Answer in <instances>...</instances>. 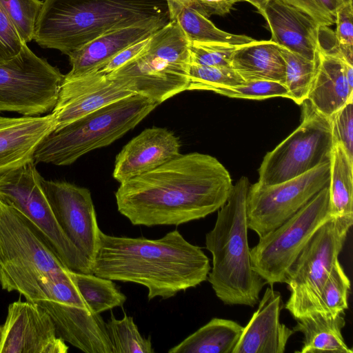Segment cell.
Here are the masks:
<instances>
[{"label":"cell","instance_id":"1","mask_svg":"<svg viewBox=\"0 0 353 353\" xmlns=\"http://www.w3.org/2000/svg\"><path fill=\"white\" fill-rule=\"evenodd\" d=\"M232 186L215 157L191 152L120 183L115 198L118 211L132 225H179L219 210Z\"/></svg>","mask_w":353,"mask_h":353},{"label":"cell","instance_id":"2","mask_svg":"<svg viewBox=\"0 0 353 353\" xmlns=\"http://www.w3.org/2000/svg\"><path fill=\"white\" fill-rule=\"evenodd\" d=\"M91 273L145 287L148 300L169 299L208 279L210 260L176 230L158 239L116 236L101 230Z\"/></svg>","mask_w":353,"mask_h":353},{"label":"cell","instance_id":"3","mask_svg":"<svg viewBox=\"0 0 353 353\" xmlns=\"http://www.w3.org/2000/svg\"><path fill=\"white\" fill-rule=\"evenodd\" d=\"M159 20H170L166 0H45L33 40L68 56L112 30Z\"/></svg>","mask_w":353,"mask_h":353},{"label":"cell","instance_id":"4","mask_svg":"<svg viewBox=\"0 0 353 353\" xmlns=\"http://www.w3.org/2000/svg\"><path fill=\"white\" fill-rule=\"evenodd\" d=\"M250 185L246 176L233 185L214 228L205 236L206 248L212 256L207 279L216 296L226 305L254 306L266 284L252 266L246 214Z\"/></svg>","mask_w":353,"mask_h":353},{"label":"cell","instance_id":"5","mask_svg":"<svg viewBox=\"0 0 353 353\" xmlns=\"http://www.w3.org/2000/svg\"><path fill=\"white\" fill-rule=\"evenodd\" d=\"M158 105L138 94L106 105L50 133L37 146L33 161L70 165L85 154L123 137Z\"/></svg>","mask_w":353,"mask_h":353},{"label":"cell","instance_id":"6","mask_svg":"<svg viewBox=\"0 0 353 353\" xmlns=\"http://www.w3.org/2000/svg\"><path fill=\"white\" fill-rule=\"evenodd\" d=\"M190 45L177 21L171 20L151 35L144 52L108 76L160 104L187 90Z\"/></svg>","mask_w":353,"mask_h":353},{"label":"cell","instance_id":"7","mask_svg":"<svg viewBox=\"0 0 353 353\" xmlns=\"http://www.w3.org/2000/svg\"><path fill=\"white\" fill-rule=\"evenodd\" d=\"M68 268L33 223L0 199V286L25 299L46 276Z\"/></svg>","mask_w":353,"mask_h":353},{"label":"cell","instance_id":"8","mask_svg":"<svg viewBox=\"0 0 353 353\" xmlns=\"http://www.w3.org/2000/svg\"><path fill=\"white\" fill-rule=\"evenodd\" d=\"M28 301L48 313L65 342L85 353H113L106 323L86 303L71 270L43 278Z\"/></svg>","mask_w":353,"mask_h":353},{"label":"cell","instance_id":"9","mask_svg":"<svg viewBox=\"0 0 353 353\" xmlns=\"http://www.w3.org/2000/svg\"><path fill=\"white\" fill-rule=\"evenodd\" d=\"M332 218L327 185L292 216L259 238L250 249L252 268L270 286L284 283L289 269L307 242Z\"/></svg>","mask_w":353,"mask_h":353},{"label":"cell","instance_id":"10","mask_svg":"<svg viewBox=\"0 0 353 353\" xmlns=\"http://www.w3.org/2000/svg\"><path fill=\"white\" fill-rule=\"evenodd\" d=\"M41 177L34 161L4 173L0 176V199L33 223L65 268L92 274L90 262L59 225L43 190Z\"/></svg>","mask_w":353,"mask_h":353},{"label":"cell","instance_id":"11","mask_svg":"<svg viewBox=\"0 0 353 353\" xmlns=\"http://www.w3.org/2000/svg\"><path fill=\"white\" fill-rule=\"evenodd\" d=\"M301 105L299 126L263 157L259 169V184H276L330 161L334 146L330 118L307 99Z\"/></svg>","mask_w":353,"mask_h":353},{"label":"cell","instance_id":"12","mask_svg":"<svg viewBox=\"0 0 353 353\" xmlns=\"http://www.w3.org/2000/svg\"><path fill=\"white\" fill-rule=\"evenodd\" d=\"M63 79L59 68L24 44L15 57L0 64V112L35 117L51 112Z\"/></svg>","mask_w":353,"mask_h":353},{"label":"cell","instance_id":"13","mask_svg":"<svg viewBox=\"0 0 353 353\" xmlns=\"http://www.w3.org/2000/svg\"><path fill=\"white\" fill-rule=\"evenodd\" d=\"M350 227L332 218L319 228L289 269L285 309L294 319L307 314L319 296L345 244Z\"/></svg>","mask_w":353,"mask_h":353},{"label":"cell","instance_id":"14","mask_svg":"<svg viewBox=\"0 0 353 353\" xmlns=\"http://www.w3.org/2000/svg\"><path fill=\"white\" fill-rule=\"evenodd\" d=\"M329 181L330 161L276 184L250 185L246 197L248 229L263 237L296 213Z\"/></svg>","mask_w":353,"mask_h":353},{"label":"cell","instance_id":"15","mask_svg":"<svg viewBox=\"0 0 353 353\" xmlns=\"http://www.w3.org/2000/svg\"><path fill=\"white\" fill-rule=\"evenodd\" d=\"M41 184L61 230L91 263L101 230L90 190L42 176Z\"/></svg>","mask_w":353,"mask_h":353},{"label":"cell","instance_id":"16","mask_svg":"<svg viewBox=\"0 0 353 353\" xmlns=\"http://www.w3.org/2000/svg\"><path fill=\"white\" fill-rule=\"evenodd\" d=\"M48 313L21 299L10 303L3 325L0 353H67Z\"/></svg>","mask_w":353,"mask_h":353},{"label":"cell","instance_id":"17","mask_svg":"<svg viewBox=\"0 0 353 353\" xmlns=\"http://www.w3.org/2000/svg\"><path fill=\"white\" fill-rule=\"evenodd\" d=\"M132 94L134 93L117 81L97 72L72 79L64 78L51 111L55 130Z\"/></svg>","mask_w":353,"mask_h":353},{"label":"cell","instance_id":"18","mask_svg":"<svg viewBox=\"0 0 353 353\" xmlns=\"http://www.w3.org/2000/svg\"><path fill=\"white\" fill-rule=\"evenodd\" d=\"M181 143L166 128L145 129L117 155L113 177L120 183L153 170L181 154Z\"/></svg>","mask_w":353,"mask_h":353},{"label":"cell","instance_id":"19","mask_svg":"<svg viewBox=\"0 0 353 353\" xmlns=\"http://www.w3.org/2000/svg\"><path fill=\"white\" fill-rule=\"evenodd\" d=\"M282 305L280 292L267 288L232 353H283L294 331L280 321Z\"/></svg>","mask_w":353,"mask_h":353},{"label":"cell","instance_id":"20","mask_svg":"<svg viewBox=\"0 0 353 353\" xmlns=\"http://www.w3.org/2000/svg\"><path fill=\"white\" fill-rule=\"evenodd\" d=\"M55 130L52 114L0 116V176L31 161L39 144Z\"/></svg>","mask_w":353,"mask_h":353},{"label":"cell","instance_id":"21","mask_svg":"<svg viewBox=\"0 0 353 353\" xmlns=\"http://www.w3.org/2000/svg\"><path fill=\"white\" fill-rule=\"evenodd\" d=\"M263 16L271 31L272 41L316 61L320 26L311 17L280 0H269Z\"/></svg>","mask_w":353,"mask_h":353},{"label":"cell","instance_id":"22","mask_svg":"<svg viewBox=\"0 0 353 353\" xmlns=\"http://www.w3.org/2000/svg\"><path fill=\"white\" fill-rule=\"evenodd\" d=\"M170 21L159 20L122 28L96 38L68 55L71 70L64 75V78H76L97 71L116 54L150 37Z\"/></svg>","mask_w":353,"mask_h":353},{"label":"cell","instance_id":"23","mask_svg":"<svg viewBox=\"0 0 353 353\" xmlns=\"http://www.w3.org/2000/svg\"><path fill=\"white\" fill-rule=\"evenodd\" d=\"M352 99L353 88L345 77L343 61L318 48L315 74L306 99L330 118Z\"/></svg>","mask_w":353,"mask_h":353},{"label":"cell","instance_id":"24","mask_svg":"<svg viewBox=\"0 0 353 353\" xmlns=\"http://www.w3.org/2000/svg\"><path fill=\"white\" fill-rule=\"evenodd\" d=\"M230 64L245 82L269 81L284 84L285 61L280 46L271 40H255L237 46Z\"/></svg>","mask_w":353,"mask_h":353},{"label":"cell","instance_id":"25","mask_svg":"<svg viewBox=\"0 0 353 353\" xmlns=\"http://www.w3.org/2000/svg\"><path fill=\"white\" fill-rule=\"evenodd\" d=\"M294 332L303 334V346L299 353H352L346 345L342 329L345 325L344 313L336 315L319 312L295 319Z\"/></svg>","mask_w":353,"mask_h":353},{"label":"cell","instance_id":"26","mask_svg":"<svg viewBox=\"0 0 353 353\" xmlns=\"http://www.w3.org/2000/svg\"><path fill=\"white\" fill-rule=\"evenodd\" d=\"M243 327L237 322L213 318L180 343L169 353H232Z\"/></svg>","mask_w":353,"mask_h":353},{"label":"cell","instance_id":"27","mask_svg":"<svg viewBox=\"0 0 353 353\" xmlns=\"http://www.w3.org/2000/svg\"><path fill=\"white\" fill-rule=\"evenodd\" d=\"M329 207L332 216L353 223V161L343 147L334 143L330 157Z\"/></svg>","mask_w":353,"mask_h":353},{"label":"cell","instance_id":"28","mask_svg":"<svg viewBox=\"0 0 353 353\" xmlns=\"http://www.w3.org/2000/svg\"><path fill=\"white\" fill-rule=\"evenodd\" d=\"M175 20L190 43H214L241 46L255 41L244 34H234L216 28L208 18L190 7L183 8Z\"/></svg>","mask_w":353,"mask_h":353},{"label":"cell","instance_id":"29","mask_svg":"<svg viewBox=\"0 0 353 353\" xmlns=\"http://www.w3.org/2000/svg\"><path fill=\"white\" fill-rule=\"evenodd\" d=\"M81 295L95 313L101 314L116 307H122L126 296L119 291L113 281L93 274L71 271Z\"/></svg>","mask_w":353,"mask_h":353},{"label":"cell","instance_id":"30","mask_svg":"<svg viewBox=\"0 0 353 353\" xmlns=\"http://www.w3.org/2000/svg\"><path fill=\"white\" fill-rule=\"evenodd\" d=\"M350 289V279L337 260L319 296L306 314L314 312L331 315L344 313V311L348 308L347 300Z\"/></svg>","mask_w":353,"mask_h":353},{"label":"cell","instance_id":"31","mask_svg":"<svg viewBox=\"0 0 353 353\" xmlns=\"http://www.w3.org/2000/svg\"><path fill=\"white\" fill-rule=\"evenodd\" d=\"M280 50L285 65L284 85L290 99L301 105L308 95L315 74L316 59L309 60L281 46Z\"/></svg>","mask_w":353,"mask_h":353},{"label":"cell","instance_id":"32","mask_svg":"<svg viewBox=\"0 0 353 353\" xmlns=\"http://www.w3.org/2000/svg\"><path fill=\"white\" fill-rule=\"evenodd\" d=\"M113 353H153L151 339L141 334L132 316L124 314L121 319L113 314L106 323Z\"/></svg>","mask_w":353,"mask_h":353},{"label":"cell","instance_id":"33","mask_svg":"<svg viewBox=\"0 0 353 353\" xmlns=\"http://www.w3.org/2000/svg\"><path fill=\"white\" fill-rule=\"evenodd\" d=\"M43 3L40 0H0L1 6L25 43L33 40Z\"/></svg>","mask_w":353,"mask_h":353},{"label":"cell","instance_id":"34","mask_svg":"<svg viewBox=\"0 0 353 353\" xmlns=\"http://www.w3.org/2000/svg\"><path fill=\"white\" fill-rule=\"evenodd\" d=\"M245 81L232 68L190 63L187 90H209L216 87L234 86Z\"/></svg>","mask_w":353,"mask_h":353},{"label":"cell","instance_id":"35","mask_svg":"<svg viewBox=\"0 0 353 353\" xmlns=\"http://www.w3.org/2000/svg\"><path fill=\"white\" fill-rule=\"evenodd\" d=\"M228 97L261 100L273 97L290 99L284 84L276 81H248L234 86L216 87L210 90Z\"/></svg>","mask_w":353,"mask_h":353},{"label":"cell","instance_id":"36","mask_svg":"<svg viewBox=\"0 0 353 353\" xmlns=\"http://www.w3.org/2000/svg\"><path fill=\"white\" fill-rule=\"evenodd\" d=\"M237 46L214 43H190L191 63L205 66L231 67V58Z\"/></svg>","mask_w":353,"mask_h":353},{"label":"cell","instance_id":"37","mask_svg":"<svg viewBox=\"0 0 353 353\" xmlns=\"http://www.w3.org/2000/svg\"><path fill=\"white\" fill-rule=\"evenodd\" d=\"M311 17L320 26L335 23L336 13L353 0H280Z\"/></svg>","mask_w":353,"mask_h":353},{"label":"cell","instance_id":"38","mask_svg":"<svg viewBox=\"0 0 353 353\" xmlns=\"http://www.w3.org/2000/svg\"><path fill=\"white\" fill-rule=\"evenodd\" d=\"M353 1L337 12L334 34L336 48L342 61L353 65Z\"/></svg>","mask_w":353,"mask_h":353},{"label":"cell","instance_id":"39","mask_svg":"<svg viewBox=\"0 0 353 353\" xmlns=\"http://www.w3.org/2000/svg\"><path fill=\"white\" fill-rule=\"evenodd\" d=\"M353 99L349 100L331 117L334 143H340L353 161Z\"/></svg>","mask_w":353,"mask_h":353},{"label":"cell","instance_id":"40","mask_svg":"<svg viewBox=\"0 0 353 353\" xmlns=\"http://www.w3.org/2000/svg\"><path fill=\"white\" fill-rule=\"evenodd\" d=\"M25 43L0 5V64L15 57Z\"/></svg>","mask_w":353,"mask_h":353},{"label":"cell","instance_id":"41","mask_svg":"<svg viewBox=\"0 0 353 353\" xmlns=\"http://www.w3.org/2000/svg\"><path fill=\"white\" fill-rule=\"evenodd\" d=\"M151 37V36H150ZM150 37L142 39L120 51L104 63L97 71L108 75L144 52L148 47Z\"/></svg>","mask_w":353,"mask_h":353},{"label":"cell","instance_id":"42","mask_svg":"<svg viewBox=\"0 0 353 353\" xmlns=\"http://www.w3.org/2000/svg\"><path fill=\"white\" fill-rule=\"evenodd\" d=\"M240 1L241 0H189L188 7L209 18L212 15L223 16L228 14L233 6Z\"/></svg>","mask_w":353,"mask_h":353},{"label":"cell","instance_id":"43","mask_svg":"<svg viewBox=\"0 0 353 353\" xmlns=\"http://www.w3.org/2000/svg\"><path fill=\"white\" fill-rule=\"evenodd\" d=\"M241 1H245L251 4H252L256 8L258 11L263 15L264 14V10L266 6V4L269 0H241Z\"/></svg>","mask_w":353,"mask_h":353},{"label":"cell","instance_id":"44","mask_svg":"<svg viewBox=\"0 0 353 353\" xmlns=\"http://www.w3.org/2000/svg\"><path fill=\"white\" fill-rule=\"evenodd\" d=\"M2 334H3V325H0V345L2 340Z\"/></svg>","mask_w":353,"mask_h":353}]
</instances>
